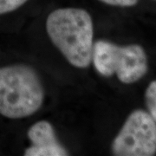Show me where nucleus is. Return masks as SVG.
Here are the masks:
<instances>
[{
    "mask_svg": "<svg viewBox=\"0 0 156 156\" xmlns=\"http://www.w3.org/2000/svg\"><path fill=\"white\" fill-rule=\"evenodd\" d=\"M49 37L74 67H89L93 54V21L89 13L79 8H61L46 20Z\"/></svg>",
    "mask_w": 156,
    "mask_h": 156,
    "instance_id": "1",
    "label": "nucleus"
},
{
    "mask_svg": "<svg viewBox=\"0 0 156 156\" xmlns=\"http://www.w3.org/2000/svg\"><path fill=\"white\" fill-rule=\"evenodd\" d=\"M44 90L38 74L26 64L0 68V115L10 119L32 115L41 108Z\"/></svg>",
    "mask_w": 156,
    "mask_h": 156,
    "instance_id": "2",
    "label": "nucleus"
},
{
    "mask_svg": "<svg viewBox=\"0 0 156 156\" xmlns=\"http://www.w3.org/2000/svg\"><path fill=\"white\" fill-rule=\"evenodd\" d=\"M92 60L97 72L104 76L115 74L123 83H133L147 71L145 51L138 44L118 46L100 40L93 46Z\"/></svg>",
    "mask_w": 156,
    "mask_h": 156,
    "instance_id": "3",
    "label": "nucleus"
},
{
    "mask_svg": "<svg viewBox=\"0 0 156 156\" xmlns=\"http://www.w3.org/2000/svg\"><path fill=\"white\" fill-rule=\"evenodd\" d=\"M116 156H152L156 154V122L149 113L133 111L112 143Z\"/></svg>",
    "mask_w": 156,
    "mask_h": 156,
    "instance_id": "4",
    "label": "nucleus"
},
{
    "mask_svg": "<svg viewBox=\"0 0 156 156\" xmlns=\"http://www.w3.org/2000/svg\"><path fill=\"white\" fill-rule=\"evenodd\" d=\"M31 145L24 151L25 156H66L68 151L59 143L53 126L47 121H40L28 130Z\"/></svg>",
    "mask_w": 156,
    "mask_h": 156,
    "instance_id": "5",
    "label": "nucleus"
},
{
    "mask_svg": "<svg viewBox=\"0 0 156 156\" xmlns=\"http://www.w3.org/2000/svg\"><path fill=\"white\" fill-rule=\"evenodd\" d=\"M145 99L148 113L156 122V81L148 85L146 90Z\"/></svg>",
    "mask_w": 156,
    "mask_h": 156,
    "instance_id": "6",
    "label": "nucleus"
},
{
    "mask_svg": "<svg viewBox=\"0 0 156 156\" xmlns=\"http://www.w3.org/2000/svg\"><path fill=\"white\" fill-rule=\"evenodd\" d=\"M28 0H0V15L15 11Z\"/></svg>",
    "mask_w": 156,
    "mask_h": 156,
    "instance_id": "7",
    "label": "nucleus"
},
{
    "mask_svg": "<svg viewBox=\"0 0 156 156\" xmlns=\"http://www.w3.org/2000/svg\"><path fill=\"white\" fill-rule=\"evenodd\" d=\"M99 1L109 5L122 6V7L134 6L138 2V0H99Z\"/></svg>",
    "mask_w": 156,
    "mask_h": 156,
    "instance_id": "8",
    "label": "nucleus"
}]
</instances>
